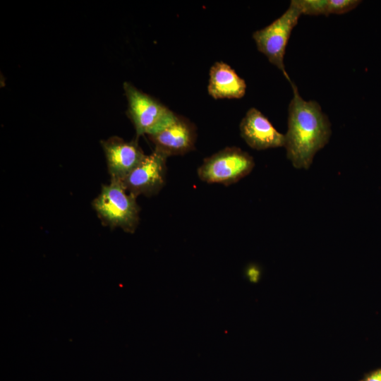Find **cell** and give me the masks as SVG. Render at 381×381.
<instances>
[{"label":"cell","instance_id":"6da1fadb","mask_svg":"<svg viewBox=\"0 0 381 381\" xmlns=\"http://www.w3.org/2000/svg\"><path fill=\"white\" fill-rule=\"evenodd\" d=\"M289 83L293 97L288 107L284 147L295 168L308 169L315 154L328 143L331 123L316 101L303 99L294 82Z\"/></svg>","mask_w":381,"mask_h":381},{"label":"cell","instance_id":"7a4b0ae2","mask_svg":"<svg viewBox=\"0 0 381 381\" xmlns=\"http://www.w3.org/2000/svg\"><path fill=\"white\" fill-rule=\"evenodd\" d=\"M92 207L102 223L111 229L119 227L133 234L139 224L136 197L129 193L119 179L110 178L108 184L102 185Z\"/></svg>","mask_w":381,"mask_h":381},{"label":"cell","instance_id":"3957f363","mask_svg":"<svg viewBox=\"0 0 381 381\" xmlns=\"http://www.w3.org/2000/svg\"><path fill=\"white\" fill-rule=\"evenodd\" d=\"M301 15L296 0H292L289 8L281 16L253 33V39L258 50L282 72L289 82L291 79L286 71L284 59L291 33Z\"/></svg>","mask_w":381,"mask_h":381},{"label":"cell","instance_id":"277c9868","mask_svg":"<svg viewBox=\"0 0 381 381\" xmlns=\"http://www.w3.org/2000/svg\"><path fill=\"white\" fill-rule=\"evenodd\" d=\"M123 87L128 102L126 114L133 124L137 139L159 131L176 116V114L159 100L131 83L125 82Z\"/></svg>","mask_w":381,"mask_h":381},{"label":"cell","instance_id":"5b68a950","mask_svg":"<svg viewBox=\"0 0 381 381\" xmlns=\"http://www.w3.org/2000/svg\"><path fill=\"white\" fill-rule=\"evenodd\" d=\"M254 166L250 154L237 147H227L206 157L198 175L206 183L229 186L248 175Z\"/></svg>","mask_w":381,"mask_h":381},{"label":"cell","instance_id":"8992f818","mask_svg":"<svg viewBox=\"0 0 381 381\" xmlns=\"http://www.w3.org/2000/svg\"><path fill=\"white\" fill-rule=\"evenodd\" d=\"M168 156L155 149L146 155L140 163L121 183L131 195L152 196L157 195L165 183Z\"/></svg>","mask_w":381,"mask_h":381},{"label":"cell","instance_id":"52a82bcc","mask_svg":"<svg viewBox=\"0 0 381 381\" xmlns=\"http://www.w3.org/2000/svg\"><path fill=\"white\" fill-rule=\"evenodd\" d=\"M147 137L154 144L155 149L168 157L182 155L195 149L196 127L186 117L176 114L169 123Z\"/></svg>","mask_w":381,"mask_h":381},{"label":"cell","instance_id":"ba28073f","mask_svg":"<svg viewBox=\"0 0 381 381\" xmlns=\"http://www.w3.org/2000/svg\"><path fill=\"white\" fill-rule=\"evenodd\" d=\"M138 140L135 138L125 141L118 136H112L100 142L111 179L123 180L145 157Z\"/></svg>","mask_w":381,"mask_h":381},{"label":"cell","instance_id":"9c48e42d","mask_svg":"<svg viewBox=\"0 0 381 381\" xmlns=\"http://www.w3.org/2000/svg\"><path fill=\"white\" fill-rule=\"evenodd\" d=\"M239 128L242 138L254 150L284 147V134L279 133L268 119L255 107L247 111Z\"/></svg>","mask_w":381,"mask_h":381},{"label":"cell","instance_id":"30bf717a","mask_svg":"<svg viewBox=\"0 0 381 381\" xmlns=\"http://www.w3.org/2000/svg\"><path fill=\"white\" fill-rule=\"evenodd\" d=\"M209 75L207 92L214 99H240L246 94L245 80L227 64L215 62Z\"/></svg>","mask_w":381,"mask_h":381},{"label":"cell","instance_id":"8fae6325","mask_svg":"<svg viewBox=\"0 0 381 381\" xmlns=\"http://www.w3.org/2000/svg\"><path fill=\"white\" fill-rule=\"evenodd\" d=\"M302 15L327 16L328 0H296Z\"/></svg>","mask_w":381,"mask_h":381},{"label":"cell","instance_id":"7c38bea8","mask_svg":"<svg viewBox=\"0 0 381 381\" xmlns=\"http://www.w3.org/2000/svg\"><path fill=\"white\" fill-rule=\"evenodd\" d=\"M361 2L358 0H328L327 16L347 13L354 9Z\"/></svg>","mask_w":381,"mask_h":381},{"label":"cell","instance_id":"4fadbf2b","mask_svg":"<svg viewBox=\"0 0 381 381\" xmlns=\"http://www.w3.org/2000/svg\"><path fill=\"white\" fill-rule=\"evenodd\" d=\"M361 381H381V368L367 374Z\"/></svg>","mask_w":381,"mask_h":381},{"label":"cell","instance_id":"5bb4252c","mask_svg":"<svg viewBox=\"0 0 381 381\" xmlns=\"http://www.w3.org/2000/svg\"><path fill=\"white\" fill-rule=\"evenodd\" d=\"M259 274L258 270L255 267H251L248 270V276L251 282H257Z\"/></svg>","mask_w":381,"mask_h":381}]
</instances>
